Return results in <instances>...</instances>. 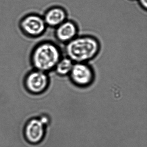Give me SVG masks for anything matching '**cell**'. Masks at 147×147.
Instances as JSON below:
<instances>
[{"label": "cell", "mask_w": 147, "mask_h": 147, "mask_svg": "<svg viewBox=\"0 0 147 147\" xmlns=\"http://www.w3.org/2000/svg\"><path fill=\"white\" fill-rule=\"evenodd\" d=\"M47 127L39 118H33L29 119L24 127L25 138L31 144L39 143L44 138Z\"/></svg>", "instance_id": "obj_6"}, {"label": "cell", "mask_w": 147, "mask_h": 147, "mask_svg": "<svg viewBox=\"0 0 147 147\" xmlns=\"http://www.w3.org/2000/svg\"><path fill=\"white\" fill-rule=\"evenodd\" d=\"M50 83L49 74L34 69L26 73L23 80L25 89L34 95L42 94L46 92Z\"/></svg>", "instance_id": "obj_4"}, {"label": "cell", "mask_w": 147, "mask_h": 147, "mask_svg": "<svg viewBox=\"0 0 147 147\" xmlns=\"http://www.w3.org/2000/svg\"><path fill=\"white\" fill-rule=\"evenodd\" d=\"M63 51L55 42L44 40L34 46L30 55L32 69L49 74L63 56Z\"/></svg>", "instance_id": "obj_2"}, {"label": "cell", "mask_w": 147, "mask_h": 147, "mask_svg": "<svg viewBox=\"0 0 147 147\" xmlns=\"http://www.w3.org/2000/svg\"><path fill=\"white\" fill-rule=\"evenodd\" d=\"M67 10L60 6L48 8L42 15L47 27L55 29L68 19Z\"/></svg>", "instance_id": "obj_8"}, {"label": "cell", "mask_w": 147, "mask_h": 147, "mask_svg": "<svg viewBox=\"0 0 147 147\" xmlns=\"http://www.w3.org/2000/svg\"><path fill=\"white\" fill-rule=\"evenodd\" d=\"M137 1L141 8L144 11H147V0H137Z\"/></svg>", "instance_id": "obj_10"}, {"label": "cell", "mask_w": 147, "mask_h": 147, "mask_svg": "<svg viewBox=\"0 0 147 147\" xmlns=\"http://www.w3.org/2000/svg\"><path fill=\"white\" fill-rule=\"evenodd\" d=\"M19 27L22 34L29 38H37L46 32L47 27L42 15L31 13L21 18Z\"/></svg>", "instance_id": "obj_3"}, {"label": "cell", "mask_w": 147, "mask_h": 147, "mask_svg": "<svg viewBox=\"0 0 147 147\" xmlns=\"http://www.w3.org/2000/svg\"><path fill=\"white\" fill-rule=\"evenodd\" d=\"M129 1H135V0H129Z\"/></svg>", "instance_id": "obj_11"}, {"label": "cell", "mask_w": 147, "mask_h": 147, "mask_svg": "<svg viewBox=\"0 0 147 147\" xmlns=\"http://www.w3.org/2000/svg\"><path fill=\"white\" fill-rule=\"evenodd\" d=\"M68 77L74 86L80 88H86L92 85L96 74L93 68L89 63H75Z\"/></svg>", "instance_id": "obj_5"}, {"label": "cell", "mask_w": 147, "mask_h": 147, "mask_svg": "<svg viewBox=\"0 0 147 147\" xmlns=\"http://www.w3.org/2000/svg\"><path fill=\"white\" fill-rule=\"evenodd\" d=\"M55 30V38L57 42L64 45L79 35V27L77 23L68 19Z\"/></svg>", "instance_id": "obj_7"}, {"label": "cell", "mask_w": 147, "mask_h": 147, "mask_svg": "<svg viewBox=\"0 0 147 147\" xmlns=\"http://www.w3.org/2000/svg\"><path fill=\"white\" fill-rule=\"evenodd\" d=\"M101 46L99 40L94 36L78 35L65 45L63 53L74 63H89L98 55Z\"/></svg>", "instance_id": "obj_1"}, {"label": "cell", "mask_w": 147, "mask_h": 147, "mask_svg": "<svg viewBox=\"0 0 147 147\" xmlns=\"http://www.w3.org/2000/svg\"><path fill=\"white\" fill-rule=\"evenodd\" d=\"M74 63L66 56H63L57 63L54 72L59 77L68 76Z\"/></svg>", "instance_id": "obj_9"}]
</instances>
